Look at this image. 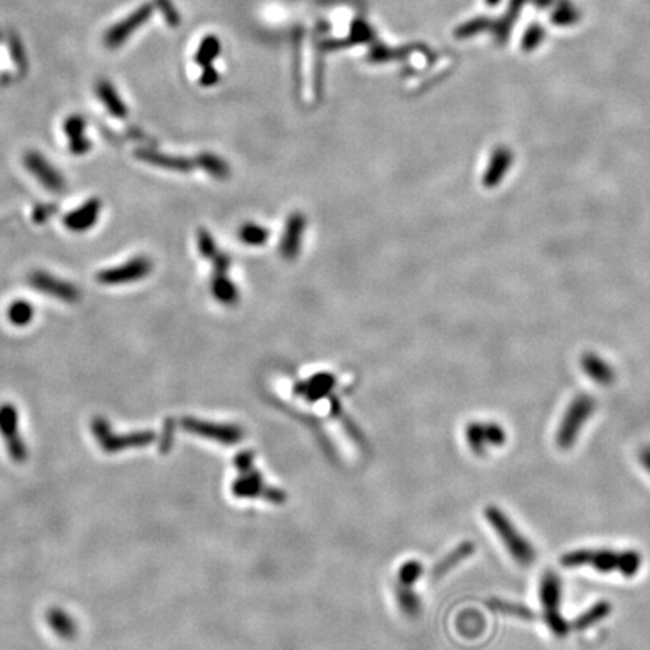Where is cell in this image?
Here are the masks:
<instances>
[{"instance_id": "obj_1", "label": "cell", "mask_w": 650, "mask_h": 650, "mask_svg": "<svg viewBox=\"0 0 650 650\" xmlns=\"http://www.w3.org/2000/svg\"><path fill=\"white\" fill-rule=\"evenodd\" d=\"M563 568H592L602 573L617 572L625 578H632L640 572L643 557L635 550L617 551L610 548H580L564 552L560 557Z\"/></svg>"}, {"instance_id": "obj_2", "label": "cell", "mask_w": 650, "mask_h": 650, "mask_svg": "<svg viewBox=\"0 0 650 650\" xmlns=\"http://www.w3.org/2000/svg\"><path fill=\"white\" fill-rule=\"evenodd\" d=\"M485 518L488 524L495 531L498 539L502 540L509 556L512 557L521 566H530L536 561V550L533 543L522 535L515 527L510 518L503 512L502 509L491 505L485 509Z\"/></svg>"}, {"instance_id": "obj_3", "label": "cell", "mask_w": 650, "mask_h": 650, "mask_svg": "<svg viewBox=\"0 0 650 650\" xmlns=\"http://www.w3.org/2000/svg\"><path fill=\"white\" fill-rule=\"evenodd\" d=\"M539 601L542 605L543 622L548 626L551 634L564 638L571 631V622H568L560 613L561 605V580L554 571H547L540 577L539 583Z\"/></svg>"}, {"instance_id": "obj_4", "label": "cell", "mask_w": 650, "mask_h": 650, "mask_svg": "<svg viewBox=\"0 0 650 650\" xmlns=\"http://www.w3.org/2000/svg\"><path fill=\"white\" fill-rule=\"evenodd\" d=\"M594 403L590 398L583 396L575 401L569 410L564 414V417L559 426L556 441L559 449L569 450L573 447L575 441L580 436L584 423L593 414Z\"/></svg>"}, {"instance_id": "obj_5", "label": "cell", "mask_w": 650, "mask_h": 650, "mask_svg": "<svg viewBox=\"0 0 650 650\" xmlns=\"http://www.w3.org/2000/svg\"><path fill=\"white\" fill-rule=\"evenodd\" d=\"M238 477L233 481L230 491L238 498H265L271 503H283L286 494L279 488L266 485L262 474L256 468L250 467L247 470L238 472Z\"/></svg>"}, {"instance_id": "obj_6", "label": "cell", "mask_w": 650, "mask_h": 650, "mask_svg": "<svg viewBox=\"0 0 650 650\" xmlns=\"http://www.w3.org/2000/svg\"><path fill=\"white\" fill-rule=\"evenodd\" d=\"M465 441L474 455L483 456L489 449H498L507 441V434L497 423L474 422L465 426Z\"/></svg>"}, {"instance_id": "obj_7", "label": "cell", "mask_w": 650, "mask_h": 650, "mask_svg": "<svg viewBox=\"0 0 650 650\" xmlns=\"http://www.w3.org/2000/svg\"><path fill=\"white\" fill-rule=\"evenodd\" d=\"M152 271V262L146 256H137L118 266L105 268L97 274V280L101 285H126L145 279Z\"/></svg>"}, {"instance_id": "obj_8", "label": "cell", "mask_w": 650, "mask_h": 650, "mask_svg": "<svg viewBox=\"0 0 650 650\" xmlns=\"http://www.w3.org/2000/svg\"><path fill=\"white\" fill-rule=\"evenodd\" d=\"M27 282L35 291L50 295L53 298H58V300H62L65 303H76L80 298V292L76 286L67 280L58 279L56 275H53L47 271L30 273Z\"/></svg>"}, {"instance_id": "obj_9", "label": "cell", "mask_w": 650, "mask_h": 650, "mask_svg": "<svg viewBox=\"0 0 650 650\" xmlns=\"http://www.w3.org/2000/svg\"><path fill=\"white\" fill-rule=\"evenodd\" d=\"M23 162L27 172L34 175L42 187H46L50 191H55V193H59V191H62L63 187H65L63 176L42 154L37 151H30L25 155Z\"/></svg>"}, {"instance_id": "obj_10", "label": "cell", "mask_w": 650, "mask_h": 650, "mask_svg": "<svg viewBox=\"0 0 650 650\" xmlns=\"http://www.w3.org/2000/svg\"><path fill=\"white\" fill-rule=\"evenodd\" d=\"M184 426L190 432H195L221 444H237L244 438V431L237 424H221L196 419H186Z\"/></svg>"}, {"instance_id": "obj_11", "label": "cell", "mask_w": 650, "mask_h": 650, "mask_svg": "<svg viewBox=\"0 0 650 650\" xmlns=\"http://www.w3.org/2000/svg\"><path fill=\"white\" fill-rule=\"evenodd\" d=\"M306 230V217L301 212H294L286 221L285 233L280 244V253L286 261H292L298 256L301 247V240Z\"/></svg>"}, {"instance_id": "obj_12", "label": "cell", "mask_w": 650, "mask_h": 650, "mask_svg": "<svg viewBox=\"0 0 650 650\" xmlns=\"http://www.w3.org/2000/svg\"><path fill=\"white\" fill-rule=\"evenodd\" d=\"M101 204L98 199H91L77 209H74L63 217V225L72 232L89 230L98 221Z\"/></svg>"}, {"instance_id": "obj_13", "label": "cell", "mask_w": 650, "mask_h": 650, "mask_svg": "<svg viewBox=\"0 0 650 650\" xmlns=\"http://www.w3.org/2000/svg\"><path fill=\"white\" fill-rule=\"evenodd\" d=\"M336 379L332 374L328 372H319V374L313 375L312 378H308L307 381L298 382L295 386V393L298 396L304 398L308 402H316L319 399H323L328 396L332 390L334 389Z\"/></svg>"}, {"instance_id": "obj_14", "label": "cell", "mask_w": 650, "mask_h": 650, "mask_svg": "<svg viewBox=\"0 0 650 650\" xmlns=\"http://www.w3.org/2000/svg\"><path fill=\"white\" fill-rule=\"evenodd\" d=\"M136 158L151 166L163 167L167 170H175V172H183V174L190 172V170L195 166V163L188 158L162 154V152L152 151V149H138V151L136 152Z\"/></svg>"}, {"instance_id": "obj_15", "label": "cell", "mask_w": 650, "mask_h": 650, "mask_svg": "<svg viewBox=\"0 0 650 650\" xmlns=\"http://www.w3.org/2000/svg\"><path fill=\"white\" fill-rule=\"evenodd\" d=\"M474 551H476L474 542H472V540L461 542L460 545L455 547L449 554H447V556H444L438 563L435 564V566L431 571V578L432 580L443 578L444 575L452 572L457 566V564L462 563L468 557H472L474 554Z\"/></svg>"}, {"instance_id": "obj_16", "label": "cell", "mask_w": 650, "mask_h": 650, "mask_svg": "<svg viewBox=\"0 0 650 650\" xmlns=\"http://www.w3.org/2000/svg\"><path fill=\"white\" fill-rule=\"evenodd\" d=\"M611 611L613 605L609 601H598L594 605H592L589 610H585L583 614H580L573 622H571L572 631H587L594 625L604 622L606 617L611 614Z\"/></svg>"}, {"instance_id": "obj_17", "label": "cell", "mask_w": 650, "mask_h": 650, "mask_svg": "<svg viewBox=\"0 0 650 650\" xmlns=\"http://www.w3.org/2000/svg\"><path fill=\"white\" fill-rule=\"evenodd\" d=\"M394 594H396L398 606L402 614L408 617V619H417L422 613V601L419 594L412 590V587L399 584L394 589Z\"/></svg>"}, {"instance_id": "obj_18", "label": "cell", "mask_w": 650, "mask_h": 650, "mask_svg": "<svg viewBox=\"0 0 650 650\" xmlns=\"http://www.w3.org/2000/svg\"><path fill=\"white\" fill-rule=\"evenodd\" d=\"M486 605L489 610H493L503 616L516 617V619H521V620H535L536 619V613L531 609H528V606L524 604H516V602L493 598V599L486 601Z\"/></svg>"}, {"instance_id": "obj_19", "label": "cell", "mask_w": 650, "mask_h": 650, "mask_svg": "<svg viewBox=\"0 0 650 650\" xmlns=\"http://www.w3.org/2000/svg\"><path fill=\"white\" fill-rule=\"evenodd\" d=\"M211 292L212 295H214L216 300H219L221 304H226V306L235 304L240 298L237 286L232 283V280L226 274H221V275L212 274Z\"/></svg>"}, {"instance_id": "obj_20", "label": "cell", "mask_w": 650, "mask_h": 650, "mask_svg": "<svg viewBox=\"0 0 650 650\" xmlns=\"http://www.w3.org/2000/svg\"><path fill=\"white\" fill-rule=\"evenodd\" d=\"M67 136L70 137V149L72 154L82 155L91 149V142L83 134V122L80 119H70L65 125Z\"/></svg>"}, {"instance_id": "obj_21", "label": "cell", "mask_w": 650, "mask_h": 650, "mask_svg": "<svg viewBox=\"0 0 650 650\" xmlns=\"http://www.w3.org/2000/svg\"><path fill=\"white\" fill-rule=\"evenodd\" d=\"M34 316H35L34 306L26 300H15L8 306L6 318H8V321L15 327H26L27 324L32 323Z\"/></svg>"}, {"instance_id": "obj_22", "label": "cell", "mask_w": 650, "mask_h": 650, "mask_svg": "<svg viewBox=\"0 0 650 650\" xmlns=\"http://www.w3.org/2000/svg\"><path fill=\"white\" fill-rule=\"evenodd\" d=\"M196 164L200 169H204L205 172H208L211 176H214V178L225 179V178H228L230 175L229 166L226 164L225 160H221L220 157H217L214 154H200L196 158Z\"/></svg>"}, {"instance_id": "obj_23", "label": "cell", "mask_w": 650, "mask_h": 650, "mask_svg": "<svg viewBox=\"0 0 650 650\" xmlns=\"http://www.w3.org/2000/svg\"><path fill=\"white\" fill-rule=\"evenodd\" d=\"M270 237V232L266 228H262L259 225H254V223H246V225L241 226L240 229V240L247 244V246H264Z\"/></svg>"}, {"instance_id": "obj_24", "label": "cell", "mask_w": 650, "mask_h": 650, "mask_svg": "<svg viewBox=\"0 0 650 650\" xmlns=\"http://www.w3.org/2000/svg\"><path fill=\"white\" fill-rule=\"evenodd\" d=\"M483 619L476 611H467L457 619V630L465 637H476L483 631Z\"/></svg>"}, {"instance_id": "obj_25", "label": "cell", "mask_w": 650, "mask_h": 650, "mask_svg": "<svg viewBox=\"0 0 650 650\" xmlns=\"http://www.w3.org/2000/svg\"><path fill=\"white\" fill-rule=\"evenodd\" d=\"M423 571H424L423 564L420 561L417 560L405 561L398 571V581L401 585H408V587H412V585L422 578Z\"/></svg>"}, {"instance_id": "obj_26", "label": "cell", "mask_w": 650, "mask_h": 650, "mask_svg": "<svg viewBox=\"0 0 650 650\" xmlns=\"http://www.w3.org/2000/svg\"><path fill=\"white\" fill-rule=\"evenodd\" d=\"M197 247H199L202 256L207 259H212L219 252L216 242H214V238H212L211 233L204 228L199 229L197 232Z\"/></svg>"}, {"instance_id": "obj_27", "label": "cell", "mask_w": 650, "mask_h": 650, "mask_svg": "<svg viewBox=\"0 0 650 650\" xmlns=\"http://www.w3.org/2000/svg\"><path fill=\"white\" fill-rule=\"evenodd\" d=\"M211 261H212V264H214V273H212V274H216V275L228 274V270L230 266V258L228 256L226 253H223V252L219 250L216 256L212 258Z\"/></svg>"}, {"instance_id": "obj_28", "label": "cell", "mask_w": 650, "mask_h": 650, "mask_svg": "<svg viewBox=\"0 0 650 650\" xmlns=\"http://www.w3.org/2000/svg\"><path fill=\"white\" fill-rule=\"evenodd\" d=\"M542 35H543V29L540 30L539 27H533V29L530 30V34H527V37H526V39H524V47H526V50H531V47H535V46L538 44V42L543 38Z\"/></svg>"}, {"instance_id": "obj_29", "label": "cell", "mask_w": 650, "mask_h": 650, "mask_svg": "<svg viewBox=\"0 0 650 650\" xmlns=\"http://www.w3.org/2000/svg\"><path fill=\"white\" fill-rule=\"evenodd\" d=\"M638 460H640L644 470L650 474V446L643 447V449L640 450V456H638Z\"/></svg>"}, {"instance_id": "obj_30", "label": "cell", "mask_w": 650, "mask_h": 650, "mask_svg": "<svg viewBox=\"0 0 650 650\" xmlns=\"http://www.w3.org/2000/svg\"><path fill=\"white\" fill-rule=\"evenodd\" d=\"M497 2H498V0H488V4H489V5H495Z\"/></svg>"}]
</instances>
